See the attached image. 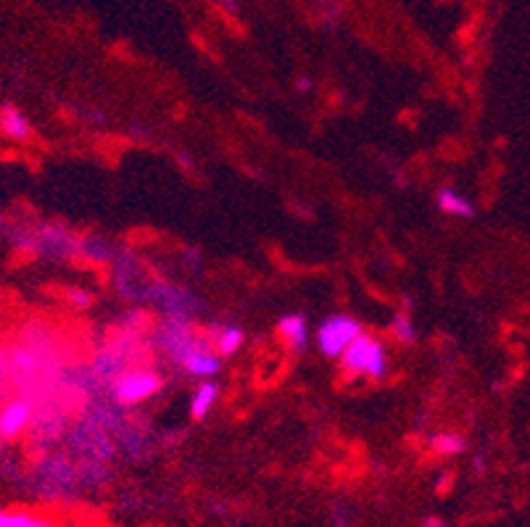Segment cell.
<instances>
[{"label":"cell","mask_w":530,"mask_h":527,"mask_svg":"<svg viewBox=\"0 0 530 527\" xmlns=\"http://www.w3.org/2000/svg\"><path fill=\"white\" fill-rule=\"evenodd\" d=\"M341 369L349 377H364L372 383H380L391 372V359H388V348L378 335L362 333L359 338L343 351Z\"/></svg>","instance_id":"obj_1"},{"label":"cell","mask_w":530,"mask_h":527,"mask_svg":"<svg viewBox=\"0 0 530 527\" xmlns=\"http://www.w3.org/2000/svg\"><path fill=\"white\" fill-rule=\"evenodd\" d=\"M161 388H164V377L151 367L122 369L109 385L111 398H114L119 406L146 404L156 393H161Z\"/></svg>","instance_id":"obj_2"},{"label":"cell","mask_w":530,"mask_h":527,"mask_svg":"<svg viewBox=\"0 0 530 527\" xmlns=\"http://www.w3.org/2000/svg\"><path fill=\"white\" fill-rule=\"evenodd\" d=\"M362 333V322H359L354 314L338 311V314H330V317L322 319L317 333H314V343H317V348H320V354L325 356V359L338 361L343 356V351Z\"/></svg>","instance_id":"obj_3"},{"label":"cell","mask_w":530,"mask_h":527,"mask_svg":"<svg viewBox=\"0 0 530 527\" xmlns=\"http://www.w3.org/2000/svg\"><path fill=\"white\" fill-rule=\"evenodd\" d=\"M35 422V404L27 396L6 398L0 404V443L19 441Z\"/></svg>","instance_id":"obj_4"},{"label":"cell","mask_w":530,"mask_h":527,"mask_svg":"<svg viewBox=\"0 0 530 527\" xmlns=\"http://www.w3.org/2000/svg\"><path fill=\"white\" fill-rule=\"evenodd\" d=\"M177 367L185 369V375L198 377V380H214L222 372V359L217 356V351L211 348L209 340H201L193 351L182 356Z\"/></svg>","instance_id":"obj_5"},{"label":"cell","mask_w":530,"mask_h":527,"mask_svg":"<svg viewBox=\"0 0 530 527\" xmlns=\"http://www.w3.org/2000/svg\"><path fill=\"white\" fill-rule=\"evenodd\" d=\"M206 340H209L211 348L217 351L219 359L225 361L243 348V343H246V330L235 325V322H214V325L209 327Z\"/></svg>","instance_id":"obj_6"},{"label":"cell","mask_w":530,"mask_h":527,"mask_svg":"<svg viewBox=\"0 0 530 527\" xmlns=\"http://www.w3.org/2000/svg\"><path fill=\"white\" fill-rule=\"evenodd\" d=\"M277 333H280L285 346L291 348L296 356L304 354L306 348H309V340H312L309 319L301 311H291V314H283V317L277 319Z\"/></svg>","instance_id":"obj_7"},{"label":"cell","mask_w":530,"mask_h":527,"mask_svg":"<svg viewBox=\"0 0 530 527\" xmlns=\"http://www.w3.org/2000/svg\"><path fill=\"white\" fill-rule=\"evenodd\" d=\"M0 132L14 143H30L35 138L30 116L19 111L16 106H0Z\"/></svg>","instance_id":"obj_8"},{"label":"cell","mask_w":530,"mask_h":527,"mask_svg":"<svg viewBox=\"0 0 530 527\" xmlns=\"http://www.w3.org/2000/svg\"><path fill=\"white\" fill-rule=\"evenodd\" d=\"M436 206L438 211H443V214H449V217L454 219H475V214H478L475 203H472L465 193L451 188V185H441V188L436 190Z\"/></svg>","instance_id":"obj_9"},{"label":"cell","mask_w":530,"mask_h":527,"mask_svg":"<svg viewBox=\"0 0 530 527\" xmlns=\"http://www.w3.org/2000/svg\"><path fill=\"white\" fill-rule=\"evenodd\" d=\"M219 393H222V388H219L217 380H201L193 390V396H190V419L206 422L209 414L214 412V406H217Z\"/></svg>","instance_id":"obj_10"},{"label":"cell","mask_w":530,"mask_h":527,"mask_svg":"<svg viewBox=\"0 0 530 527\" xmlns=\"http://www.w3.org/2000/svg\"><path fill=\"white\" fill-rule=\"evenodd\" d=\"M0 527H61V525L43 512H32V509H6V506H0Z\"/></svg>","instance_id":"obj_11"},{"label":"cell","mask_w":530,"mask_h":527,"mask_svg":"<svg viewBox=\"0 0 530 527\" xmlns=\"http://www.w3.org/2000/svg\"><path fill=\"white\" fill-rule=\"evenodd\" d=\"M77 256H82L90 264H111L114 261V246L101 235H88L77 243Z\"/></svg>","instance_id":"obj_12"},{"label":"cell","mask_w":530,"mask_h":527,"mask_svg":"<svg viewBox=\"0 0 530 527\" xmlns=\"http://www.w3.org/2000/svg\"><path fill=\"white\" fill-rule=\"evenodd\" d=\"M430 448L438 456H462L467 451V438L457 430H441V433L430 435Z\"/></svg>","instance_id":"obj_13"},{"label":"cell","mask_w":530,"mask_h":527,"mask_svg":"<svg viewBox=\"0 0 530 527\" xmlns=\"http://www.w3.org/2000/svg\"><path fill=\"white\" fill-rule=\"evenodd\" d=\"M391 335L399 340L401 346H412V343H417L420 333H417V325H414V319L409 311H396V314H393Z\"/></svg>","instance_id":"obj_14"},{"label":"cell","mask_w":530,"mask_h":527,"mask_svg":"<svg viewBox=\"0 0 530 527\" xmlns=\"http://www.w3.org/2000/svg\"><path fill=\"white\" fill-rule=\"evenodd\" d=\"M66 301H69V306H74V309L85 311L93 306V293L80 288V285H74V288H66Z\"/></svg>","instance_id":"obj_15"},{"label":"cell","mask_w":530,"mask_h":527,"mask_svg":"<svg viewBox=\"0 0 530 527\" xmlns=\"http://www.w3.org/2000/svg\"><path fill=\"white\" fill-rule=\"evenodd\" d=\"M214 3H217V6L230 16H235L240 11V0H214Z\"/></svg>","instance_id":"obj_16"},{"label":"cell","mask_w":530,"mask_h":527,"mask_svg":"<svg viewBox=\"0 0 530 527\" xmlns=\"http://www.w3.org/2000/svg\"><path fill=\"white\" fill-rule=\"evenodd\" d=\"M420 527H451V525L443 520V517H438V514H428V517H422Z\"/></svg>","instance_id":"obj_17"},{"label":"cell","mask_w":530,"mask_h":527,"mask_svg":"<svg viewBox=\"0 0 530 527\" xmlns=\"http://www.w3.org/2000/svg\"><path fill=\"white\" fill-rule=\"evenodd\" d=\"M472 472H478V477L486 475V454H478L472 459Z\"/></svg>","instance_id":"obj_18"},{"label":"cell","mask_w":530,"mask_h":527,"mask_svg":"<svg viewBox=\"0 0 530 527\" xmlns=\"http://www.w3.org/2000/svg\"><path fill=\"white\" fill-rule=\"evenodd\" d=\"M312 87H314V82L309 80V77H298L296 80V90H301V93H309Z\"/></svg>","instance_id":"obj_19"},{"label":"cell","mask_w":530,"mask_h":527,"mask_svg":"<svg viewBox=\"0 0 530 527\" xmlns=\"http://www.w3.org/2000/svg\"><path fill=\"white\" fill-rule=\"evenodd\" d=\"M330 527H349V525H346V517H343V514L338 512V509H335V522Z\"/></svg>","instance_id":"obj_20"},{"label":"cell","mask_w":530,"mask_h":527,"mask_svg":"<svg viewBox=\"0 0 530 527\" xmlns=\"http://www.w3.org/2000/svg\"><path fill=\"white\" fill-rule=\"evenodd\" d=\"M0 330H3V317H0Z\"/></svg>","instance_id":"obj_21"}]
</instances>
